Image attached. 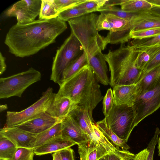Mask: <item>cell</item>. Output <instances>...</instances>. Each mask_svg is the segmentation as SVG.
<instances>
[{
	"instance_id": "obj_1",
	"label": "cell",
	"mask_w": 160,
	"mask_h": 160,
	"mask_svg": "<svg viewBox=\"0 0 160 160\" xmlns=\"http://www.w3.org/2000/svg\"><path fill=\"white\" fill-rule=\"evenodd\" d=\"M67 28L66 22L57 17L39 19L26 24H16L7 33L4 43L16 57L33 55L51 44Z\"/></svg>"
},
{
	"instance_id": "obj_2",
	"label": "cell",
	"mask_w": 160,
	"mask_h": 160,
	"mask_svg": "<svg viewBox=\"0 0 160 160\" xmlns=\"http://www.w3.org/2000/svg\"><path fill=\"white\" fill-rule=\"evenodd\" d=\"M59 87L57 95L69 98L91 117L93 110L103 98L98 82L88 65Z\"/></svg>"
},
{
	"instance_id": "obj_3",
	"label": "cell",
	"mask_w": 160,
	"mask_h": 160,
	"mask_svg": "<svg viewBox=\"0 0 160 160\" xmlns=\"http://www.w3.org/2000/svg\"><path fill=\"white\" fill-rule=\"evenodd\" d=\"M140 51L131 45L122 44L115 50H109L104 54L110 72V85L116 86L136 84L142 70L137 68L135 62Z\"/></svg>"
},
{
	"instance_id": "obj_4",
	"label": "cell",
	"mask_w": 160,
	"mask_h": 160,
	"mask_svg": "<svg viewBox=\"0 0 160 160\" xmlns=\"http://www.w3.org/2000/svg\"><path fill=\"white\" fill-rule=\"evenodd\" d=\"M98 16L91 13L68 21L71 32L80 42L87 55L99 49L104 50L107 45L104 37L98 33L97 26Z\"/></svg>"
},
{
	"instance_id": "obj_5",
	"label": "cell",
	"mask_w": 160,
	"mask_h": 160,
	"mask_svg": "<svg viewBox=\"0 0 160 160\" xmlns=\"http://www.w3.org/2000/svg\"><path fill=\"white\" fill-rule=\"evenodd\" d=\"M83 51L80 42L71 32L70 36L57 50L53 59L50 79L58 84L64 71L82 54Z\"/></svg>"
},
{
	"instance_id": "obj_6",
	"label": "cell",
	"mask_w": 160,
	"mask_h": 160,
	"mask_svg": "<svg viewBox=\"0 0 160 160\" xmlns=\"http://www.w3.org/2000/svg\"><path fill=\"white\" fill-rule=\"evenodd\" d=\"M40 72L31 68L28 70L0 78V98L20 97L26 89L41 80Z\"/></svg>"
},
{
	"instance_id": "obj_7",
	"label": "cell",
	"mask_w": 160,
	"mask_h": 160,
	"mask_svg": "<svg viewBox=\"0 0 160 160\" xmlns=\"http://www.w3.org/2000/svg\"><path fill=\"white\" fill-rule=\"evenodd\" d=\"M97 26L99 31L105 30L109 31L104 37L107 44H123L131 39L130 22L114 15L100 13Z\"/></svg>"
},
{
	"instance_id": "obj_8",
	"label": "cell",
	"mask_w": 160,
	"mask_h": 160,
	"mask_svg": "<svg viewBox=\"0 0 160 160\" xmlns=\"http://www.w3.org/2000/svg\"><path fill=\"white\" fill-rule=\"evenodd\" d=\"M55 95L52 88H49L40 99L28 108L20 112H7L5 127L17 126L39 117L49 108Z\"/></svg>"
},
{
	"instance_id": "obj_9",
	"label": "cell",
	"mask_w": 160,
	"mask_h": 160,
	"mask_svg": "<svg viewBox=\"0 0 160 160\" xmlns=\"http://www.w3.org/2000/svg\"><path fill=\"white\" fill-rule=\"evenodd\" d=\"M136 113L133 106L113 105L109 115L105 117L108 125L120 138L127 142L135 127Z\"/></svg>"
},
{
	"instance_id": "obj_10",
	"label": "cell",
	"mask_w": 160,
	"mask_h": 160,
	"mask_svg": "<svg viewBox=\"0 0 160 160\" xmlns=\"http://www.w3.org/2000/svg\"><path fill=\"white\" fill-rule=\"evenodd\" d=\"M133 107L136 113L135 126L160 107V81L155 86L141 93Z\"/></svg>"
},
{
	"instance_id": "obj_11",
	"label": "cell",
	"mask_w": 160,
	"mask_h": 160,
	"mask_svg": "<svg viewBox=\"0 0 160 160\" xmlns=\"http://www.w3.org/2000/svg\"><path fill=\"white\" fill-rule=\"evenodd\" d=\"M42 0H22L13 4L5 12L6 16L16 17L18 25L24 24L35 20L39 15Z\"/></svg>"
},
{
	"instance_id": "obj_12",
	"label": "cell",
	"mask_w": 160,
	"mask_h": 160,
	"mask_svg": "<svg viewBox=\"0 0 160 160\" xmlns=\"http://www.w3.org/2000/svg\"><path fill=\"white\" fill-rule=\"evenodd\" d=\"M0 135L8 139L17 148L33 149L37 135L25 131L17 127L2 128Z\"/></svg>"
},
{
	"instance_id": "obj_13",
	"label": "cell",
	"mask_w": 160,
	"mask_h": 160,
	"mask_svg": "<svg viewBox=\"0 0 160 160\" xmlns=\"http://www.w3.org/2000/svg\"><path fill=\"white\" fill-rule=\"evenodd\" d=\"M101 49L88 55V65L98 81L104 85L110 84L108 75V69L104 54Z\"/></svg>"
},
{
	"instance_id": "obj_14",
	"label": "cell",
	"mask_w": 160,
	"mask_h": 160,
	"mask_svg": "<svg viewBox=\"0 0 160 160\" xmlns=\"http://www.w3.org/2000/svg\"><path fill=\"white\" fill-rule=\"evenodd\" d=\"M113 88L114 104L118 106H133L141 93L137 84L116 86Z\"/></svg>"
},
{
	"instance_id": "obj_15",
	"label": "cell",
	"mask_w": 160,
	"mask_h": 160,
	"mask_svg": "<svg viewBox=\"0 0 160 160\" xmlns=\"http://www.w3.org/2000/svg\"><path fill=\"white\" fill-rule=\"evenodd\" d=\"M62 120L54 118L45 112L38 117L16 127L27 132L37 135Z\"/></svg>"
},
{
	"instance_id": "obj_16",
	"label": "cell",
	"mask_w": 160,
	"mask_h": 160,
	"mask_svg": "<svg viewBox=\"0 0 160 160\" xmlns=\"http://www.w3.org/2000/svg\"><path fill=\"white\" fill-rule=\"evenodd\" d=\"M62 135L74 142L78 145L87 142L90 138L69 115L62 120Z\"/></svg>"
},
{
	"instance_id": "obj_17",
	"label": "cell",
	"mask_w": 160,
	"mask_h": 160,
	"mask_svg": "<svg viewBox=\"0 0 160 160\" xmlns=\"http://www.w3.org/2000/svg\"><path fill=\"white\" fill-rule=\"evenodd\" d=\"M75 105L69 98L55 94L52 103L46 112L54 118L63 120L69 115Z\"/></svg>"
},
{
	"instance_id": "obj_18",
	"label": "cell",
	"mask_w": 160,
	"mask_h": 160,
	"mask_svg": "<svg viewBox=\"0 0 160 160\" xmlns=\"http://www.w3.org/2000/svg\"><path fill=\"white\" fill-rule=\"evenodd\" d=\"M76 144H77L74 142L61 135L53 138L33 150L35 155L40 156L58 152Z\"/></svg>"
},
{
	"instance_id": "obj_19",
	"label": "cell",
	"mask_w": 160,
	"mask_h": 160,
	"mask_svg": "<svg viewBox=\"0 0 160 160\" xmlns=\"http://www.w3.org/2000/svg\"><path fill=\"white\" fill-rule=\"evenodd\" d=\"M131 31L160 27V16L149 11L138 13L130 22Z\"/></svg>"
},
{
	"instance_id": "obj_20",
	"label": "cell",
	"mask_w": 160,
	"mask_h": 160,
	"mask_svg": "<svg viewBox=\"0 0 160 160\" xmlns=\"http://www.w3.org/2000/svg\"><path fill=\"white\" fill-rule=\"evenodd\" d=\"M76 122L83 131L90 137L93 134L92 124L95 122L88 112L82 108L75 105L69 115Z\"/></svg>"
},
{
	"instance_id": "obj_21",
	"label": "cell",
	"mask_w": 160,
	"mask_h": 160,
	"mask_svg": "<svg viewBox=\"0 0 160 160\" xmlns=\"http://www.w3.org/2000/svg\"><path fill=\"white\" fill-rule=\"evenodd\" d=\"M88 65V56L83 51L82 54L73 62L64 71L58 84L59 86Z\"/></svg>"
},
{
	"instance_id": "obj_22",
	"label": "cell",
	"mask_w": 160,
	"mask_h": 160,
	"mask_svg": "<svg viewBox=\"0 0 160 160\" xmlns=\"http://www.w3.org/2000/svg\"><path fill=\"white\" fill-rule=\"evenodd\" d=\"M96 124L105 136L118 149H120L119 148L125 150H127L130 148L127 142L118 137L108 125L105 118Z\"/></svg>"
},
{
	"instance_id": "obj_23",
	"label": "cell",
	"mask_w": 160,
	"mask_h": 160,
	"mask_svg": "<svg viewBox=\"0 0 160 160\" xmlns=\"http://www.w3.org/2000/svg\"><path fill=\"white\" fill-rule=\"evenodd\" d=\"M160 81V64L143 75L136 84L141 93L154 87Z\"/></svg>"
},
{
	"instance_id": "obj_24",
	"label": "cell",
	"mask_w": 160,
	"mask_h": 160,
	"mask_svg": "<svg viewBox=\"0 0 160 160\" xmlns=\"http://www.w3.org/2000/svg\"><path fill=\"white\" fill-rule=\"evenodd\" d=\"M121 6L122 10L132 13L148 11L153 7L147 0H125Z\"/></svg>"
},
{
	"instance_id": "obj_25",
	"label": "cell",
	"mask_w": 160,
	"mask_h": 160,
	"mask_svg": "<svg viewBox=\"0 0 160 160\" xmlns=\"http://www.w3.org/2000/svg\"><path fill=\"white\" fill-rule=\"evenodd\" d=\"M140 51L136 62V66L142 70L160 50V44L144 48L137 49Z\"/></svg>"
},
{
	"instance_id": "obj_26",
	"label": "cell",
	"mask_w": 160,
	"mask_h": 160,
	"mask_svg": "<svg viewBox=\"0 0 160 160\" xmlns=\"http://www.w3.org/2000/svg\"><path fill=\"white\" fill-rule=\"evenodd\" d=\"M62 121L57 123L51 128L37 134L34 149L55 137L62 135Z\"/></svg>"
},
{
	"instance_id": "obj_27",
	"label": "cell",
	"mask_w": 160,
	"mask_h": 160,
	"mask_svg": "<svg viewBox=\"0 0 160 160\" xmlns=\"http://www.w3.org/2000/svg\"><path fill=\"white\" fill-rule=\"evenodd\" d=\"M17 147L11 141L0 135V160H10Z\"/></svg>"
},
{
	"instance_id": "obj_28",
	"label": "cell",
	"mask_w": 160,
	"mask_h": 160,
	"mask_svg": "<svg viewBox=\"0 0 160 160\" xmlns=\"http://www.w3.org/2000/svg\"><path fill=\"white\" fill-rule=\"evenodd\" d=\"M59 14L53 0H42L39 19H50L56 18L58 17Z\"/></svg>"
},
{
	"instance_id": "obj_29",
	"label": "cell",
	"mask_w": 160,
	"mask_h": 160,
	"mask_svg": "<svg viewBox=\"0 0 160 160\" xmlns=\"http://www.w3.org/2000/svg\"><path fill=\"white\" fill-rule=\"evenodd\" d=\"M92 136L96 138L100 144L102 146L108 153L116 152L119 150L105 136L95 122L92 124Z\"/></svg>"
},
{
	"instance_id": "obj_30",
	"label": "cell",
	"mask_w": 160,
	"mask_h": 160,
	"mask_svg": "<svg viewBox=\"0 0 160 160\" xmlns=\"http://www.w3.org/2000/svg\"><path fill=\"white\" fill-rule=\"evenodd\" d=\"M100 145L98 141L93 136L87 142L78 145L80 160H86L88 156Z\"/></svg>"
},
{
	"instance_id": "obj_31",
	"label": "cell",
	"mask_w": 160,
	"mask_h": 160,
	"mask_svg": "<svg viewBox=\"0 0 160 160\" xmlns=\"http://www.w3.org/2000/svg\"><path fill=\"white\" fill-rule=\"evenodd\" d=\"M100 13L114 15L119 18L131 22L138 13H132L126 12L121 8L115 7H102L98 11Z\"/></svg>"
},
{
	"instance_id": "obj_32",
	"label": "cell",
	"mask_w": 160,
	"mask_h": 160,
	"mask_svg": "<svg viewBox=\"0 0 160 160\" xmlns=\"http://www.w3.org/2000/svg\"><path fill=\"white\" fill-rule=\"evenodd\" d=\"M131 46L134 48H144L160 44V34L155 36L142 39H133L131 42Z\"/></svg>"
},
{
	"instance_id": "obj_33",
	"label": "cell",
	"mask_w": 160,
	"mask_h": 160,
	"mask_svg": "<svg viewBox=\"0 0 160 160\" xmlns=\"http://www.w3.org/2000/svg\"><path fill=\"white\" fill-rule=\"evenodd\" d=\"M87 14H88L87 12L76 6L60 12L58 18L60 20L66 22L71 19Z\"/></svg>"
},
{
	"instance_id": "obj_34",
	"label": "cell",
	"mask_w": 160,
	"mask_h": 160,
	"mask_svg": "<svg viewBox=\"0 0 160 160\" xmlns=\"http://www.w3.org/2000/svg\"><path fill=\"white\" fill-rule=\"evenodd\" d=\"M105 1V0H85L77 7L89 13L98 11L103 7Z\"/></svg>"
},
{
	"instance_id": "obj_35",
	"label": "cell",
	"mask_w": 160,
	"mask_h": 160,
	"mask_svg": "<svg viewBox=\"0 0 160 160\" xmlns=\"http://www.w3.org/2000/svg\"><path fill=\"white\" fill-rule=\"evenodd\" d=\"M85 0H53L55 8L59 13L69 8L77 6Z\"/></svg>"
},
{
	"instance_id": "obj_36",
	"label": "cell",
	"mask_w": 160,
	"mask_h": 160,
	"mask_svg": "<svg viewBox=\"0 0 160 160\" xmlns=\"http://www.w3.org/2000/svg\"><path fill=\"white\" fill-rule=\"evenodd\" d=\"M160 34V27L147 29L137 31H131V38L142 39L153 37Z\"/></svg>"
},
{
	"instance_id": "obj_37",
	"label": "cell",
	"mask_w": 160,
	"mask_h": 160,
	"mask_svg": "<svg viewBox=\"0 0 160 160\" xmlns=\"http://www.w3.org/2000/svg\"><path fill=\"white\" fill-rule=\"evenodd\" d=\"M35 154L33 149L24 148H17L10 160H33Z\"/></svg>"
},
{
	"instance_id": "obj_38",
	"label": "cell",
	"mask_w": 160,
	"mask_h": 160,
	"mask_svg": "<svg viewBox=\"0 0 160 160\" xmlns=\"http://www.w3.org/2000/svg\"><path fill=\"white\" fill-rule=\"evenodd\" d=\"M102 111L105 117L108 116L112 109L114 104L112 90L108 89L103 99Z\"/></svg>"
},
{
	"instance_id": "obj_39",
	"label": "cell",
	"mask_w": 160,
	"mask_h": 160,
	"mask_svg": "<svg viewBox=\"0 0 160 160\" xmlns=\"http://www.w3.org/2000/svg\"><path fill=\"white\" fill-rule=\"evenodd\" d=\"M160 133V130L158 128L155 129L153 136L148 145L146 148L148 154L146 160H153L155 147L158 142V136Z\"/></svg>"
},
{
	"instance_id": "obj_40",
	"label": "cell",
	"mask_w": 160,
	"mask_h": 160,
	"mask_svg": "<svg viewBox=\"0 0 160 160\" xmlns=\"http://www.w3.org/2000/svg\"><path fill=\"white\" fill-rule=\"evenodd\" d=\"M109 153L105 149L100 145L88 156L86 160H99Z\"/></svg>"
},
{
	"instance_id": "obj_41",
	"label": "cell",
	"mask_w": 160,
	"mask_h": 160,
	"mask_svg": "<svg viewBox=\"0 0 160 160\" xmlns=\"http://www.w3.org/2000/svg\"><path fill=\"white\" fill-rule=\"evenodd\" d=\"M160 64V50L157 52L149 62L146 65L142 71L140 78L145 73L148 72Z\"/></svg>"
},
{
	"instance_id": "obj_42",
	"label": "cell",
	"mask_w": 160,
	"mask_h": 160,
	"mask_svg": "<svg viewBox=\"0 0 160 160\" xmlns=\"http://www.w3.org/2000/svg\"><path fill=\"white\" fill-rule=\"evenodd\" d=\"M62 160H75L74 152L71 148L59 151Z\"/></svg>"
},
{
	"instance_id": "obj_43",
	"label": "cell",
	"mask_w": 160,
	"mask_h": 160,
	"mask_svg": "<svg viewBox=\"0 0 160 160\" xmlns=\"http://www.w3.org/2000/svg\"><path fill=\"white\" fill-rule=\"evenodd\" d=\"M122 151L120 149L116 152L108 154L106 156V160H120Z\"/></svg>"
},
{
	"instance_id": "obj_44",
	"label": "cell",
	"mask_w": 160,
	"mask_h": 160,
	"mask_svg": "<svg viewBox=\"0 0 160 160\" xmlns=\"http://www.w3.org/2000/svg\"><path fill=\"white\" fill-rule=\"evenodd\" d=\"M124 1L125 0H105L102 7H112L115 5H121Z\"/></svg>"
},
{
	"instance_id": "obj_45",
	"label": "cell",
	"mask_w": 160,
	"mask_h": 160,
	"mask_svg": "<svg viewBox=\"0 0 160 160\" xmlns=\"http://www.w3.org/2000/svg\"><path fill=\"white\" fill-rule=\"evenodd\" d=\"M148 154V152L145 148L139 152L135 156L132 160H146Z\"/></svg>"
},
{
	"instance_id": "obj_46",
	"label": "cell",
	"mask_w": 160,
	"mask_h": 160,
	"mask_svg": "<svg viewBox=\"0 0 160 160\" xmlns=\"http://www.w3.org/2000/svg\"><path fill=\"white\" fill-rule=\"evenodd\" d=\"M135 156L128 150H123L120 160H132Z\"/></svg>"
},
{
	"instance_id": "obj_47",
	"label": "cell",
	"mask_w": 160,
	"mask_h": 160,
	"mask_svg": "<svg viewBox=\"0 0 160 160\" xmlns=\"http://www.w3.org/2000/svg\"><path fill=\"white\" fill-rule=\"evenodd\" d=\"M7 65L5 63V58L0 52V75L3 73L6 69Z\"/></svg>"
},
{
	"instance_id": "obj_48",
	"label": "cell",
	"mask_w": 160,
	"mask_h": 160,
	"mask_svg": "<svg viewBox=\"0 0 160 160\" xmlns=\"http://www.w3.org/2000/svg\"><path fill=\"white\" fill-rule=\"evenodd\" d=\"M150 12L160 16V7H153L148 11Z\"/></svg>"
},
{
	"instance_id": "obj_49",
	"label": "cell",
	"mask_w": 160,
	"mask_h": 160,
	"mask_svg": "<svg viewBox=\"0 0 160 160\" xmlns=\"http://www.w3.org/2000/svg\"><path fill=\"white\" fill-rule=\"evenodd\" d=\"M153 7H160V0H147Z\"/></svg>"
},
{
	"instance_id": "obj_50",
	"label": "cell",
	"mask_w": 160,
	"mask_h": 160,
	"mask_svg": "<svg viewBox=\"0 0 160 160\" xmlns=\"http://www.w3.org/2000/svg\"><path fill=\"white\" fill-rule=\"evenodd\" d=\"M52 160H62L59 151L53 153Z\"/></svg>"
},
{
	"instance_id": "obj_51",
	"label": "cell",
	"mask_w": 160,
	"mask_h": 160,
	"mask_svg": "<svg viewBox=\"0 0 160 160\" xmlns=\"http://www.w3.org/2000/svg\"><path fill=\"white\" fill-rule=\"evenodd\" d=\"M8 109V106L7 104L1 105L0 106V111L1 112Z\"/></svg>"
},
{
	"instance_id": "obj_52",
	"label": "cell",
	"mask_w": 160,
	"mask_h": 160,
	"mask_svg": "<svg viewBox=\"0 0 160 160\" xmlns=\"http://www.w3.org/2000/svg\"><path fill=\"white\" fill-rule=\"evenodd\" d=\"M160 136L159 138H158V155L160 156V133L159 134Z\"/></svg>"
},
{
	"instance_id": "obj_53",
	"label": "cell",
	"mask_w": 160,
	"mask_h": 160,
	"mask_svg": "<svg viewBox=\"0 0 160 160\" xmlns=\"http://www.w3.org/2000/svg\"><path fill=\"white\" fill-rule=\"evenodd\" d=\"M99 160H106V156L103 157Z\"/></svg>"
}]
</instances>
